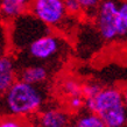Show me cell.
Instances as JSON below:
<instances>
[{
    "label": "cell",
    "mask_w": 127,
    "mask_h": 127,
    "mask_svg": "<svg viewBox=\"0 0 127 127\" xmlns=\"http://www.w3.org/2000/svg\"><path fill=\"white\" fill-rule=\"evenodd\" d=\"M5 114L18 118H27L37 114L42 108L46 95L40 85L18 79L2 93Z\"/></svg>",
    "instance_id": "1"
},
{
    "label": "cell",
    "mask_w": 127,
    "mask_h": 127,
    "mask_svg": "<svg viewBox=\"0 0 127 127\" xmlns=\"http://www.w3.org/2000/svg\"><path fill=\"white\" fill-rule=\"evenodd\" d=\"M85 108L97 113L106 127H123L127 124L124 95L117 88H103L96 97L85 99Z\"/></svg>",
    "instance_id": "2"
},
{
    "label": "cell",
    "mask_w": 127,
    "mask_h": 127,
    "mask_svg": "<svg viewBox=\"0 0 127 127\" xmlns=\"http://www.w3.org/2000/svg\"><path fill=\"white\" fill-rule=\"evenodd\" d=\"M13 22V33H12V42L14 43L16 48L25 49L28 44H31L34 40L42 36L44 34H48V31L50 29L49 26L43 23L41 20H39L31 11L23 13L22 15L16 18Z\"/></svg>",
    "instance_id": "3"
},
{
    "label": "cell",
    "mask_w": 127,
    "mask_h": 127,
    "mask_svg": "<svg viewBox=\"0 0 127 127\" xmlns=\"http://www.w3.org/2000/svg\"><path fill=\"white\" fill-rule=\"evenodd\" d=\"M65 48L66 43L62 37L48 33L34 40L23 50L29 60H33L37 63L49 62L53 58H56L65 50Z\"/></svg>",
    "instance_id": "4"
},
{
    "label": "cell",
    "mask_w": 127,
    "mask_h": 127,
    "mask_svg": "<svg viewBox=\"0 0 127 127\" xmlns=\"http://www.w3.org/2000/svg\"><path fill=\"white\" fill-rule=\"evenodd\" d=\"M29 11L50 28H60L69 14L64 0H33Z\"/></svg>",
    "instance_id": "5"
},
{
    "label": "cell",
    "mask_w": 127,
    "mask_h": 127,
    "mask_svg": "<svg viewBox=\"0 0 127 127\" xmlns=\"http://www.w3.org/2000/svg\"><path fill=\"white\" fill-rule=\"evenodd\" d=\"M120 0H101L95 15L98 34L104 41L118 39L117 33V14Z\"/></svg>",
    "instance_id": "6"
},
{
    "label": "cell",
    "mask_w": 127,
    "mask_h": 127,
    "mask_svg": "<svg viewBox=\"0 0 127 127\" xmlns=\"http://www.w3.org/2000/svg\"><path fill=\"white\" fill-rule=\"evenodd\" d=\"M19 71L16 70L15 60L13 56L2 55L0 58V92L1 95L18 81Z\"/></svg>",
    "instance_id": "7"
},
{
    "label": "cell",
    "mask_w": 127,
    "mask_h": 127,
    "mask_svg": "<svg viewBox=\"0 0 127 127\" xmlns=\"http://www.w3.org/2000/svg\"><path fill=\"white\" fill-rule=\"evenodd\" d=\"M36 123L41 127H65L70 124V117L63 110L48 108L37 113Z\"/></svg>",
    "instance_id": "8"
},
{
    "label": "cell",
    "mask_w": 127,
    "mask_h": 127,
    "mask_svg": "<svg viewBox=\"0 0 127 127\" xmlns=\"http://www.w3.org/2000/svg\"><path fill=\"white\" fill-rule=\"evenodd\" d=\"M48 77H49V71L47 66L35 63V64H28L23 66L22 69H20L18 79L34 85H41L48 81Z\"/></svg>",
    "instance_id": "9"
},
{
    "label": "cell",
    "mask_w": 127,
    "mask_h": 127,
    "mask_svg": "<svg viewBox=\"0 0 127 127\" xmlns=\"http://www.w3.org/2000/svg\"><path fill=\"white\" fill-rule=\"evenodd\" d=\"M26 6L19 4L15 0H1L0 1V12L5 21H14L16 18L28 12Z\"/></svg>",
    "instance_id": "10"
},
{
    "label": "cell",
    "mask_w": 127,
    "mask_h": 127,
    "mask_svg": "<svg viewBox=\"0 0 127 127\" xmlns=\"http://www.w3.org/2000/svg\"><path fill=\"white\" fill-rule=\"evenodd\" d=\"M73 125L76 127H106L103 119L97 113L86 110L85 113H82L76 118Z\"/></svg>",
    "instance_id": "11"
},
{
    "label": "cell",
    "mask_w": 127,
    "mask_h": 127,
    "mask_svg": "<svg viewBox=\"0 0 127 127\" xmlns=\"http://www.w3.org/2000/svg\"><path fill=\"white\" fill-rule=\"evenodd\" d=\"M117 33L118 39L127 36V0H120L117 14Z\"/></svg>",
    "instance_id": "12"
},
{
    "label": "cell",
    "mask_w": 127,
    "mask_h": 127,
    "mask_svg": "<svg viewBox=\"0 0 127 127\" xmlns=\"http://www.w3.org/2000/svg\"><path fill=\"white\" fill-rule=\"evenodd\" d=\"M82 88H83V84H81L79 82L73 79V78H65L64 81L62 82L61 85L62 91L66 97L83 96Z\"/></svg>",
    "instance_id": "13"
},
{
    "label": "cell",
    "mask_w": 127,
    "mask_h": 127,
    "mask_svg": "<svg viewBox=\"0 0 127 127\" xmlns=\"http://www.w3.org/2000/svg\"><path fill=\"white\" fill-rule=\"evenodd\" d=\"M101 90H103V88H101L98 83L89 82V83L83 84L82 92H83V97H84L85 99H88V98H93V97H96Z\"/></svg>",
    "instance_id": "14"
},
{
    "label": "cell",
    "mask_w": 127,
    "mask_h": 127,
    "mask_svg": "<svg viewBox=\"0 0 127 127\" xmlns=\"http://www.w3.org/2000/svg\"><path fill=\"white\" fill-rule=\"evenodd\" d=\"M100 1H101V0H78L83 13L90 14V15H93V16L96 15Z\"/></svg>",
    "instance_id": "15"
},
{
    "label": "cell",
    "mask_w": 127,
    "mask_h": 127,
    "mask_svg": "<svg viewBox=\"0 0 127 127\" xmlns=\"http://www.w3.org/2000/svg\"><path fill=\"white\" fill-rule=\"evenodd\" d=\"M68 107L71 112H79L85 107V98L83 96L68 97Z\"/></svg>",
    "instance_id": "16"
},
{
    "label": "cell",
    "mask_w": 127,
    "mask_h": 127,
    "mask_svg": "<svg viewBox=\"0 0 127 127\" xmlns=\"http://www.w3.org/2000/svg\"><path fill=\"white\" fill-rule=\"evenodd\" d=\"M21 119L22 118L6 114V117L5 118L2 117V119L0 121V127H21L23 126V120Z\"/></svg>",
    "instance_id": "17"
},
{
    "label": "cell",
    "mask_w": 127,
    "mask_h": 127,
    "mask_svg": "<svg viewBox=\"0 0 127 127\" xmlns=\"http://www.w3.org/2000/svg\"><path fill=\"white\" fill-rule=\"evenodd\" d=\"M64 5L69 15H77L81 12H83L78 0H64Z\"/></svg>",
    "instance_id": "18"
},
{
    "label": "cell",
    "mask_w": 127,
    "mask_h": 127,
    "mask_svg": "<svg viewBox=\"0 0 127 127\" xmlns=\"http://www.w3.org/2000/svg\"><path fill=\"white\" fill-rule=\"evenodd\" d=\"M15 1H18L19 4L23 5V6H26L28 9H29V7H31L32 2H33V0H15Z\"/></svg>",
    "instance_id": "19"
},
{
    "label": "cell",
    "mask_w": 127,
    "mask_h": 127,
    "mask_svg": "<svg viewBox=\"0 0 127 127\" xmlns=\"http://www.w3.org/2000/svg\"><path fill=\"white\" fill-rule=\"evenodd\" d=\"M123 95H124V101H125V105H126V108H127V89L125 91H123Z\"/></svg>",
    "instance_id": "20"
}]
</instances>
